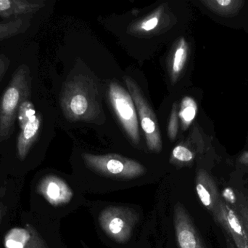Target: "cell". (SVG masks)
<instances>
[{"label": "cell", "instance_id": "277c9868", "mask_svg": "<svg viewBox=\"0 0 248 248\" xmlns=\"http://www.w3.org/2000/svg\"><path fill=\"white\" fill-rule=\"evenodd\" d=\"M137 221L135 212L124 207L106 208L99 215V222L103 231L121 243L129 240Z\"/></svg>", "mask_w": 248, "mask_h": 248}, {"label": "cell", "instance_id": "cb8c5ba5", "mask_svg": "<svg viewBox=\"0 0 248 248\" xmlns=\"http://www.w3.org/2000/svg\"><path fill=\"white\" fill-rule=\"evenodd\" d=\"M157 23H158V18L157 17H153L147 21L144 22L141 24V29L144 31L153 30L157 26Z\"/></svg>", "mask_w": 248, "mask_h": 248}, {"label": "cell", "instance_id": "3957f363", "mask_svg": "<svg viewBox=\"0 0 248 248\" xmlns=\"http://www.w3.org/2000/svg\"><path fill=\"white\" fill-rule=\"evenodd\" d=\"M125 84L129 90L130 96L135 103L141 128L145 134L147 146L152 151L159 152L162 149L161 137L158 122L154 112L132 79L127 77Z\"/></svg>", "mask_w": 248, "mask_h": 248}, {"label": "cell", "instance_id": "5bb4252c", "mask_svg": "<svg viewBox=\"0 0 248 248\" xmlns=\"http://www.w3.org/2000/svg\"><path fill=\"white\" fill-rule=\"evenodd\" d=\"M202 3L213 13L218 16H227L235 14L243 7L242 0H209Z\"/></svg>", "mask_w": 248, "mask_h": 248}, {"label": "cell", "instance_id": "4fadbf2b", "mask_svg": "<svg viewBox=\"0 0 248 248\" xmlns=\"http://www.w3.org/2000/svg\"><path fill=\"white\" fill-rule=\"evenodd\" d=\"M32 17L33 16H25L0 22V41L25 33L31 26Z\"/></svg>", "mask_w": 248, "mask_h": 248}, {"label": "cell", "instance_id": "ffe728a7", "mask_svg": "<svg viewBox=\"0 0 248 248\" xmlns=\"http://www.w3.org/2000/svg\"><path fill=\"white\" fill-rule=\"evenodd\" d=\"M173 156L176 160L183 163H189L194 159L193 153L183 146L175 147L173 150Z\"/></svg>", "mask_w": 248, "mask_h": 248}, {"label": "cell", "instance_id": "e0dca14e", "mask_svg": "<svg viewBox=\"0 0 248 248\" xmlns=\"http://www.w3.org/2000/svg\"><path fill=\"white\" fill-rule=\"evenodd\" d=\"M197 110H198V106H197L196 102L192 98L185 97L182 100L179 115L185 128L189 126L195 119Z\"/></svg>", "mask_w": 248, "mask_h": 248}, {"label": "cell", "instance_id": "8992f818", "mask_svg": "<svg viewBox=\"0 0 248 248\" xmlns=\"http://www.w3.org/2000/svg\"><path fill=\"white\" fill-rule=\"evenodd\" d=\"M210 214L226 233L227 237L234 243L236 248H248L247 237L241 222L222 196Z\"/></svg>", "mask_w": 248, "mask_h": 248}, {"label": "cell", "instance_id": "2e32d148", "mask_svg": "<svg viewBox=\"0 0 248 248\" xmlns=\"http://www.w3.org/2000/svg\"><path fill=\"white\" fill-rule=\"evenodd\" d=\"M31 234L27 229H14L6 236L7 248H24L30 239Z\"/></svg>", "mask_w": 248, "mask_h": 248}, {"label": "cell", "instance_id": "ba28073f", "mask_svg": "<svg viewBox=\"0 0 248 248\" xmlns=\"http://www.w3.org/2000/svg\"><path fill=\"white\" fill-rule=\"evenodd\" d=\"M37 191L39 195L53 206L65 205L74 197V192L67 183L61 178L52 175L46 176L41 181Z\"/></svg>", "mask_w": 248, "mask_h": 248}, {"label": "cell", "instance_id": "7402d4cb", "mask_svg": "<svg viewBox=\"0 0 248 248\" xmlns=\"http://www.w3.org/2000/svg\"><path fill=\"white\" fill-rule=\"evenodd\" d=\"M10 60L4 54H0V83L10 66Z\"/></svg>", "mask_w": 248, "mask_h": 248}, {"label": "cell", "instance_id": "44dd1931", "mask_svg": "<svg viewBox=\"0 0 248 248\" xmlns=\"http://www.w3.org/2000/svg\"><path fill=\"white\" fill-rule=\"evenodd\" d=\"M178 131V119L177 114L176 110L173 109L172 112L171 116H170V122L169 125V138L171 140L176 138V134Z\"/></svg>", "mask_w": 248, "mask_h": 248}, {"label": "cell", "instance_id": "484cf974", "mask_svg": "<svg viewBox=\"0 0 248 248\" xmlns=\"http://www.w3.org/2000/svg\"><path fill=\"white\" fill-rule=\"evenodd\" d=\"M227 248H236L234 243L228 237H227Z\"/></svg>", "mask_w": 248, "mask_h": 248}, {"label": "cell", "instance_id": "52a82bcc", "mask_svg": "<svg viewBox=\"0 0 248 248\" xmlns=\"http://www.w3.org/2000/svg\"><path fill=\"white\" fill-rule=\"evenodd\" d=\"M173 221L179 248H206L193 221L183 205H175Z\"/></svg>", "mask_w": 248, "mask_h": 248}, {"label": "cell", "instance_id": "d4e9b609", "mask_svg": "<svg viewBox=\"0 0 248 248\" xmlns=\"http://www.w3.org/2000/svg\"><path fill=\"white\" fill-rule=\"evenodd\" d=\"M5 207H4V205H3L2 202H1V200H0V221H1L3 217H4V215H5Z\"/></svg>", "mask_w": 248, "mask_h": 248}, {"label": "cell", "instance_id": "6da1fadb", "mask_svg": "<svg viewBox=\"0 0 248 248\" xmlns=\"http://www.w3.org/2000/svg\"><path fill=\"white\" fill-rule=\"evenodd\" d=\"M31 95L30 68L22 64L13 73L0 99V141H7L13 135L19 108L24 100L31 99Z\"/></svg>", "mask_w": 248, "mask_h": 248}, {"label": "cell", "instance_id": "7c38bea8", "mask_svg": "<svg viewBox=\"0 0 248 248\" xmlns=\"http://www.w3.org/2000/svg\"><path fill=\"white\" fill-rule=\"evenodd\" d=\"M222 198L232 208L241 222L248 243V193L243 189L230 187L225 189Z\"/></svg>", "mask_w": 248, "mask_h": 248}, {"label": "cell", "instance_id": "8fae6325", "mask_svg": "<svg viewBox=\"0 0 248 248\" xmlns=\"http://www.w3.org/2000/svg\"><path fill=\"white\" fill-rule=\"evenodd\" d=\"M45 6L42 0H0V17L7 20L33 16Z\"/></svg>", "mask_w": 248, "mask_h": 248}, {"label": "cell", "instance_id": "9a60e30c", "mask_svg": "<svg viewBox=\"0 0 248 248\" xmlns=\"http://www.w3.org/2000/svg\"><path fill=\"white\" fill-rule=\"evenodd\" d=\"M65 110L69 111L73 116H82L88 109V100L85 96L81 94H76L69 98L63 99Z\"/></svg>", "mask_w": 248, "mask_h": 248}, {"label": "cell", "instance_id": "5b68a950", "mask_svg": "<svg viewBox=\"0 0 248 248\" xmlns=\"http://www.w3.org/2000/svg\"><path fill=\"white\" fill-rule=\"evenodd\" d=\"M109 96L112 106L126 133L134 144L140 141L137 111L129 93L117 83H111Z\"/></svg>", "mask_w": 248, "mask_h": 248}, {"label": "cell", "instance_id": "7a4b0ae2", "mask_svg": "<svg viewBox=\"0 0 248 248\" xmlns=\"http://www.w3.org/2000/svg\"><path fill=\"white\" fill-rule=\"evenodd\" d=\"M82 157L87 167L107 177L133 179L140 177L145 173V169L141 164L122 156L83 154Z\"/></svg>", "mask_w": 248, "mask_h": 248}, {"label": "cell", "instance_id": "d6986e66", "mask_svg": "<svg viewBox=\"0 0 248 248\" xmlns=\"http://www.w3.org/2000/svg\"><path fill=\"white\" fill-rule=\"evenodd\" d=\"M26 228L29 230L31 237L24 248H48L47 245L45 243L42 236L33 226L28 224H26Z\"/></svg>", "mask_w": 248, "mask_h": 248}, {"label": "cell", "instance_id": "ac0fdd59", "mask_svg": "<svg viewBox=\"0 0 248 248\" xmlns=\"http://www.w3.org/2000/svg\"><path fill=\"white\" fill-rule=\"evenodd\" d=\"M187 50L188 46L186 41L185 39H181L173 56V66H172L173 75H177L183 69L187 58Z\"/></svg>", "mask_w": 248, "mask_h": 248}, {"label": "cell", "instance_id": "30bf717a", "mask_svg": "<svg viewBox=\"0 0 248 248\" xmlns=\"http://www.w3.org/2000/svg\"><path fill=\"white\" fill-rule=\"evenodd\" d=\"M195 186L201 203L211 212L221 198L217 182L206 170L201 169L197 173Z\"/></svg>", "mask_w": 248, "mask_h": 248}, {"label": "cell", "instance_id": "9c48e42d", "mask_svg": "<svg viewBox=\"0 0 248 248\" xmlns=\"http://www.w3.org/2000/svg\"><path fill=\"white\" fill-rule=\"evenodd\" d=\"M42 118L40 114H33L30 119L20 125V132L16 141V154L19 160H24L39 138L42 127Z\"/></svg>", "mask_w": 248, "mask_h": 248}, {"label": "cell", "instance_id": "603a6c76", "mask_svg": "<svg viewBox=\"0 0 248 248\" xmlns=\"http://www.w3.org/2000/svg\"><path fill=\"white\" fill-rule=\"evenodd\" d=\"M239 168L248 173V151L243 153L237 160Z\"/></svg>", "mask_w": 248, "mask_h": 248}]
</instances>
